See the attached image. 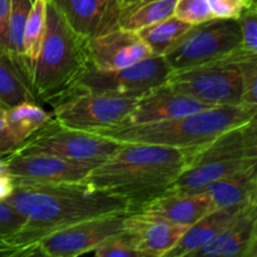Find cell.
Masks as SVG:
<instances>
[{"label":"cell","instance_id":"cell-1","mask_svg":"<svg viewBox=\"0 0 257 257\" xmlns=\"http://www.w3.org/2000/svg\"><path fill=\"white\" fill-rule=\"evenodd\" d=\"M13 183L14 190L5 201L25 222L0 246V256H34L37 243L53 231L100 216L132 212L127 201L85 181Z\"/></svg>","mask_w":257,"mask_h":257},{"label":"cell","instance_id":"cell-2","mask_svg":"<svg viewBox=\"0 0 257 257\" xmlns=\"http://www.w3.org/2000/svg\"><path fill=\"white\" fill-rule=\"evenodd\" d=\"M191 150L123 143L88 175L85 182L127 201L131 210L167 192L188 163Z\"/></svg>","mask_w":257,"mask_h":257},{"label":"cell","instance_id":"cell-3","mask_svg":"<svg viewBox=\"0 0 257 257\" xmlns=\"http://www.w3.org/2000/svg\"><path fill=\"white\" fill-rule=\"evenodd\" d=\"M257 117V107L247 104L207 108L173 119L148 124H115L92 131L120 143H148L181 150H196L237 125Z\"/></svg>","mask_w":257,"mask_h":257},{"label":"cell","instance_id":"cell-4","mask_svg":"<svg viewBox=\"0 0 257 257\" xmlns=\"http://www.w3.org/2000/svg\"><path fill=\"white\" fill-rule=\"evenodd\" d=\"M87 67L85 38L77 34L48 0L44 38L30 78L35 99L48 103L62 99Z\"/></svg>","mask_w":257,"mask_h":257},{"label":"cell","instance_id":"cell-5","mask_svg":"<svg viewBox=\"0 0 257 257\" xmlns=\"http://www.w3.org/2000/svg\"><path fill=\"white\" fill-rule=\"evenodd\" d=\"M246 54L242 49L230 57L187 69L172 70L165 84L201 103L220 107L242 103V75L238 62Z\"/></svg>","mask_w":257,"mask_h":257},{"label":"cell","instance_id":"cell-6","mask_svg":"<svg viewBox=\"0 0 257 257\" xmlns=\"http://www.w3.org/2000/svg\"><path fill=\"white\" fill-rule=\"evenodd\" d=\"M240 49L242 39L237 19L213 18L191 25L163 58L172 72L216 62Z\"/></svg>","mask_w":257,"mask_h":257},{"label":"cell","instance_id":"cell-7","mask_svg":"<svg viewBox=\"0 0 257 257\" xmlns=\"http://www.w3.org/2000/svg\"><path fill=\"white\" fill-rule=\"evenodd\" d=\"M123 143L87 131L73 130L53 118L30 136L14 153L52 155L79 162L100 165L114 155Z\"/></svg>","mask_w":257,"mask_h":257},{"label":"cell","instance_id":"cell-8","mask_svg":"<svg viewBox=\"0 0 257 257\" xmlns=\"http://www.w3.org/2000/svg\"><path fill=\"white\" fill-rule=\"evenodd\" d=\"M170 73V67L161 55H151L131 67L113 70L97 69L88 64L67 95L72 93H99L140 98L165 84Z\"/></svg>","mask_w":257,"mask_h":257},{"label":"cell","instance_id":"cell-9","mask_svg":"<svg viewBox=\"0 0 257 257\" xmlns=\"http://www.w3.org/2000/svg\"><path fill=\"white\" fill-rule=\"evenodd\" d=\"M138 98L99 93H72L54 103L50 115L55 122L73 130L92 131L123 122Z\"/></svg>","mask_w":257,"mask_h":257},{"label":"cell","instance_id":"cell-10","mask_svg":"<svg viewBox=\"0 0 257 257\" xmlns=\"http://www.w3.org/2000/svg\"><path fill=\"white\" fill-rule=\"evenodd\" d=\"M127 213L100 216L53 231L37 243L34 256L74 257L92 252L103 241L124 232Z\"/></svg>","mask_w":257,"mask_h":257},{"label":"cell","instance_id":"cell-11","mask_svg":"<svg viewBox=\"0 0 257 257\" xmlns=\"http://www.w3.org/2000/svg\"><path fill=\"white\" fill-rule=\"evenodd\" d=\"M98 165L52 155L12 153L7 157L8 176L13 181L37 183L84 182Z\"/></svg>","mask_w":257,"mask_h":257},{"label":"cell","instance_id":"cell-12","mask_svg":"<svg viewBox=\"0 0 257 257\" xmlns=\"http://www.w3.org/2000/svg\"><path fill=\"white\" fill-rule=\"evenodd\" d=\"M85 54L88 64L103 70L131 67L153 55L137 33L122 28L87 38Z\"/></svg>","mask_w":257,"mask_h":257},{"label":"cell","instance_id":"cell-13","mask_svg":"<svg viewBox=\"0 0 257 257\" xmlns=\"http://www.w3.org/2000/svg\"><path fill=\"white\" fill-rule=\"evenodd\" d=\"M187 227L142 211L128 212L124 218V235L142 257L167 256Z\"/></svg>","mask_w":257,"mask_h":257},{"label":"cell","instance_id":"cell-14","mask_svg":"<svg viewBox=\"0 0 257 257\" xmlns=\"http://www.w3.org/2000/svg\"><path fill=\"white\" fill-rule=\"evenodd\" d=\"M191 256L256 257L257 202L246 205L227 227Z\"/></svg>","mask_w":257,"mask_h":257},{"label":"cell","instance_id":"cell-15","mask_svg":"<svg viewBox=\"0 0 257 257\" xmlns=\"http://www.w3.org/2000/svg\"><path fill=\"white\" fill-rule=\"evenodd\" d=\"M207 108L212 107L162 84L138 98L132 112L118 124H148L182 117Z\"/></svg>","mask_w":257,"mask_h":257},{"label":"cell","instance_id":"cell-16","mask_svg":"<svg viewBox=\"0 0 257 257\" xmlns=\"http://www.w3.org/2000/svg\"><path fill=\"white\" fill-rule=\"evenodd\" d=\"M77 34L92 38L118 28V0H50Z\"/></svg>","mask_w":257,"mask_h":257},{"label":"cell","instance_id":"cell-17","mask_svg":"<svg viewBox=\"0 0 257 257\" xmlns=\"http://www.w3.org/2000/svg\"><path fill=\"white\" fill-rule=\"evenodd\" d=\"M215 210L205 191H170L141 206L137 211L160 216L171 222L191 226Z\"/></svg>","mask_w":257,"mask_h":257},{"label":"cell","instance_id":"cell-18","mask_svg":"<svg viewBox=\"0 0 257 257\" xmlns=\"http://www.w3.org/2000/svg\"><path fill=\"white\" fill-rule=\"evenodd\" d=\"M253 203V202H252ZM248 205V203H247ZM246 205L232 206V207L215 208L207 215L188 226L177 245L167 253L168 257L191 256L195 251L210 242L216 235L227 227Z\"/></svg>","mask_w":257,"mask_h":257},{"label":"cell","instance_id":"cell-19","mask_svg":"<svg viewBox=\"0 0 257 257\" xmlns=\"http://www.w3.org/2000/svg\"><path fill=\"white\" fill-rule=\"evenodd\" d=\"M257 166V158H243V160H223L207 161V162L190 165L180 173L177 178L168 187L170 191H183L192 192L201 191L215 181L237 173L240 171Z\"/></svg>","mask_w":257,"mask_h":257},{"label":"cell","instance_id":"cell-20","mask_svg":"<svg viewBox=\"0 0 257 257\" xmlns=\"http://www.w3.org/2000/svg\"><path fill=\"white\" fill-rule=\"evenodd\" d=\"M256 167L253 166L215 181L201 191H205L215 208L257 202Z\"/></svg>","mask_w":257,"mask_h":257},{"label":"cell","instance_id":"cell-21","mask_svg":"<svg viewBox=\"0 0 257 257\" xmlns=\"http://www.w3.org/2000/svg\"><path fill=\"white\" fill-rule=\"evenodd\" d=\"M25 102L37 103L29 73L7 48L0 47V107L8 109Z\"/></svg>","mask_w":257,"mask_h":257},{"label":"cell","instance_id":"cell-22","mask_svg":"<svg viewBox=\"0 0 257 257\" xmlns=\"http://www.w3.org/2000/svg\"><path fill=\"white\" fill-rule=\"evenodd\" d=\"M177 0H118V28L137 32L173 15Z\"/></svg>","mask_w":257,"mask_h":257},{"label":"cell","instance_id":"cell-23","mask_svg":"<svg viewBox=\"0 0 257 257\" xmlns=\"http://www.w3.org/2000/svg\"><path fill=\"white\" fill-rule=\"evenodd\" d=\"M190 28L191 24L177 19L175 15H171L147 27L141 28L136 33L150 48L153 55L163 57Z\"/></svg>","mask_w":257,"mask_h":257},{"label":"cell","instance_id":"cell-24","mask_svg":"<svg viewBox=\"0 0 257 257\" xmlns=\"http://www.w3.org/2000/svg\"><path fill=\"white\" fill-rule=\"evenodd\" d=\"M50 118L52 115L33 102L20 103L5 109L8 128L20 146L43 125L47 124Z\"/></svg>","mask_w":257,"mask_h":257},{"label":"cell","instance_id":"cell-25","mask_svg":"<svg viewBox=\"0 0 257 257\" xmlns=\"http://www.w3.org/2000/svg\"><path fill=\"white\" fill-rule=\"evenodd\" d=\"M47 3L48 0H34L32 9L29 12L27 24L24 30V55L32 78V70L35 64L43 38L45 33V22H47Z\"/></svg>","mask_w":257,"mask_h":257},{"label":"cell","instance_id":"cell-26","mask_svg":"<svg viewBox=\"0 0 257 257\" xmlns=\"http://www.w3.org/2000/svg\"><path fill=\"white\" fill-rule=\"evenodd\" d=\"M34 0H10L9 30H8V50L10 54L29 73L24 55V30L29 12Z\"/></svg>","mask_w":257,"mask_h":257},{"label":"cell","instance_id":"cell-27","mask_svg":"<svg viewBox=\"0 0 257 257\" xmlns=\"http://www.w3.org/2000/svg\"><path fill=\"white\" fill-rule=\"evenodd\" d=\"M173 15L191 25L200 24L213 19L207 0H177Z\"/></svg>","mask_w":257,"mask_h":257},{"label":"cell","instance_id":"cell-28","mask_svg":"<svg viewBox=\"0 0 257 257\" xmlns=\"http://www.w3.org/2000/svg\"><path fill=\"white\" fill-rule=\"evenodd\" d=\"M238 67L242 75V103L257 107V54H246Z\"/></svg>","mask_w":257,"mask_h":257},{"label":"cell","instance_id":"cell-29","mask_svg":"<svg viewBox=\"0 0 257 257\" xmlns=\"http://www.w3.org/2000/svg\"><path fill=\"white\" fill-rule=\"evenodd\" d=\"M92 252L97 257H142L135 250L124 232L103 241Z\"/></svg>","mask_w":257,"mask_h":257},{"label":"cell","instance_id":"cell-30","mask_svg":"<svg viewBox=\"0 0 257 257\" xmlns=\"http://www.w3.org/2000/svg\"><path fill=\"white\" fill-rule=\"evenodd\" d=\"M213 18L237 19L241 14L256 7V0H207Z\"/></svg>","mask_w":257,"mask_h":257},{"label":"cell","instance_id":"cell-31","mask_svg":"<svg viewBox=\"0 0 257 257\" xmlns=\"http://www.w3.org/2000/svg\"><path fill=\"white\" fill-rule=\"evenodd\" d=\"M25 218L7 201H0V246L23 227Z\"/></svg>","mask_w":257,"mask_h":257},{"label":"cell","instance_id":"cell-32","mask_svg":"<svg viewBox=\"0 0 257 257\" xmlns=\"http://www.w3.org/2000/svg\"><path fill=\"white\" fill-rule=\"evenodd\" d=\"M241 30L242 48L257 54V8H251L237 18Z\"/></svg>","mask_w":257,"mask_h":257},{"label":"cell","instance_id":"cell-33","mask_svg":"<svg viewBox=\"0 0 257 257\" xmlns=\"http://www.w3.org/2000/svg\"><path fill=\"white\" fill-rule=\"evenodd\" d=\"M19 147V142L15 140V137L12 135L7 125L5 109L0 107V155L9 156L14 153Z\"/></svg>","mask_w":257,"mask_h":257},{"label":"cell","instance_id":"cell-34","mask_svg":"<svg viewBox=\"0 0 257 257\" xmlns=\"http://www.w3.org/2000/svg\"><path fill=\"white\" fill-rule=\"evenodd\" d=\"M10 0H0V47L8 49Z\"/></svg>","mask_w":257,"mask_h":257},{"label":"cell","instance_id":"cell-35","mask_svg":"<svg viewBox=\"0 0 257 257\" xmlns=\"http://www.w3.org/2000/svg\"><path fill=\"white\" fill-rule=\"evenodd\" d=\"M14 190V183L9 176H0V201H5Z\"/></svg>","mask_w":257,"mask_h":257},{"label":"cell","instance_id":"cell-36","mask_svg":"<svg viewBox=\"0 0 257 257\" xmlns=\"http://www.w3.org/2000/svg\"><path fill=\"white\" fill-rule=\"evenodd\" d=\"M7 157L8 156L0 155V176H8Z\"/></svg>","mask_w":257,"mask_h":257}]
</instances>
